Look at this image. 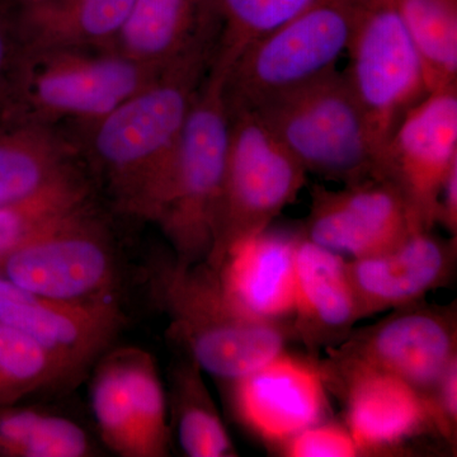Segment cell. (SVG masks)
Listing matches in <instances>:
<instances>
[{
  "instance_id": "cell-1",
  "label": "cell",
  "mask_w": 457,
  "mask_h": 457,
  "mask_svg": "<svg viewBox=\"0 0 457 457\" xmlns=\"http://www.w3.org/2000/svg\"><path fill=\"white\" fill-rule=\"evenodd\" d=\"M220 32L221 18L215 17L152 82L87 125V154L117 212L152 222Z\"/></svg>"
},
{
  "instance_id": "cell-2",
  "label": "cell",
  "mask_w": 457,
  "mask_h": 457,
  "mask_svg": "<svg viewBox=\"0 0 457 457\" xmlns=\"http://www.w3.org/2000/svg\"><path fill=\"white\" fill-rule=\"evenodd\" d=\"M152 299L170 319L171 341L206 374L231 383L287 350L290 323L248 317L228 300L209 264L186 266L173 255L153 258Z\"/></svg>"
},
{
  "instance_id": "cell-3",
  "label": "cell",
  "mask_w": 457,
  "mask_h": 457,
  "mask_svg": "<svg viewBox=\"0 0 457 457\" xmlns=\"http://www.w3.org/2000/svg\"><path fill=\"white\" fill-rule=\"evenodd\" d=\"M227 73V68L212 62L189 111L153 216L174 260L186 266L206 262L212 251L230 139Z\"/></svg>"
},
{
  "instance_id": "cell-4",
  "label": "cell",
  "mask_w": 457,
  "mask_h": 457,
  "mask_svg": "<svg viewBox=\"0 0 457 457\" xmlns=\"http://www.w3.org/2000/svg\"><path fill=\"white\" fill-rule=\"evenodd\" d=\"M251 111L306 173L342 186L380 179V156L345 71L333 69Z\"/></svg>"
},
{
  "instance_id": "cell-5",
  "label": "cell",
  "mask_w": 457,
  "mask_h": 457,
  "mask_svg": "<svg viewBox=\"0 0 457 457\" xmlns=\"http://www.w3.org/2000/svg\"><path fill=\"white\" fill-rule=\"evenodd\" d=\"M163 66L107 49L21 47L0 117L50 125L75 120L88 125L146 87Z\"/></svg>"
},
{
  "instance_id": "cell-6",
  "label": "cell",
  "mask_w": 457,
  "mask_h": 457,
  "mask_svg": "<svg viewBox=\"0 0 457 457\" xmlns=\"http://www.w3.org/2000/svg\"><path fill=\"white\" fill-rule=\"evenodd\" d=\"M230 114V139L212 245L204 263L218 270L228 252L263 233L296 201L308 173L251 110Z\"/></svg>"
},
{
  "instance_id": "cell-7",
  "label": "cell",
  "mask_w": 457,
  "mask_h": 457,
  "mask_svg": "<svg viewBox=\"0 0 457 457\" xmlns=\"http://www.w3.org/2000/svg\"><path fill=\"white\" fill-rule=\"evenodd\" d=\"M345 77L378 156L404 114L429 93L425 64L396 0H352Z\"/></svg>"
},
{
  "instance_id": "cell-8",
  "label": "cell",
  "mask_w": 457,
  "mask_h": 457,
  "mask_svg": "<svg viewBox=\"0 0 457 457\" xmlns=\"http://www.w3.org/2000/svg\"><path fill=\"white\" fill-rule=\"evenodd\" d=\"M0 278L71 303L120 302L125 279L119 246L96 204L3 257Z\"/></svg>"
},
{
  "instance_id": "cell-9",
  "label": "cell",
  "mask_w": 457,
  "mask_h": 457,
  "mask_svg": "<svg viewBox=\"0 0 457 457\" xmlns=\"http://www.w3.org/2000/svg\"><path fill=\"white\" fill-rule=\"evenodd\" d=\"M352 31V0H311L285 25L249 44L228 68V110L264 99L337 68Z\"/></svg>"
},
{
  "instance_id": "cell-10",
  "label": "cell",
  "mask_w": 457,
  "mask_h": 457,
  "mask_svg": "<svg viewBox=\"0 0 457 457\" xmlns=\"http://www.w3.org/2000/svg\"><path fill=\"white\" fill-rule=\"evenodd\" d=\"M386 312L326 352L396 376L425 395L457 359L456 303L422 300Z\"/></svg>"
},
{
  "instance_id": "cell-11",
  "label": "cell",
  "mask_w": 457,
  "mask_h": 457,
  "mask_svg": "<svg viewBox=\"0 0 457 457\" xmlns=\"http://www.w3.org/2000/svg\"><path fill=\"white\" fill-rule=\"evenodd\" d=\"M457 164V86L433 90L396 126L381 156L380 179L392 183L420 230L436 225L438 196Z\"/></svg>"
},
{
  "instance_id": "cell-12",
  "label": "cell",
  "mask_w": 457,
  "mask_h": 457,
  "mask_svg": "<svg viewBox=\"0 0 457 457\" xmlns=\"http://www.w3.org/2000/svg\"><path fill=\"white\" fill-rule=\"evenodd\" d=\"M418 230L398 189L372 179L338 189L312 186L300 234L312 245L354 260L385 251Z\"/></svg>"
},
{
  "instance_id": "cell-13",
  "label": "cell",
  "mask_w": 457,
  "mask_h": 457,
  "mask_svg": "<svg viewBox=\"0 0 457 457\" xmlns=\"http://www.w3.org/2000/svg\"><path fill=\"white\" fill-rule=\"evenodd\" d=\"M228 385L237 422L278 449L303 429L328 420L329 390L320 360L285 350Z\"/></svg>"
},
{
  "instance_id": "cell-14",
  "label": "cell",
  "mask_w": 457,
  "mask_h": 457,
  "mask_svg": "<svg viewBox=\"0 0 457 457\" xmlns=\"http://www.w3.org/2000/svg\"><path fill=\"white\" fill-rule=\"evenodd\" d=\"M0 323L22 330L55 361L74 389L112 350L129 323L121 303H71L23 291L0 302Z\"/></svg>"
},
{
  "instance_id": "cell-15",
  "label": "cell",
  "mask_w": 457,
  "mask_h": 457,
  "mask_svg": "<svg viewBox=\"0 0 457 457\" xmlns=\"http://www.w3.org/2000/svg\"><path fill=\"white\" fill-rule=\"evenodd\" d=\"M327 386L342 399L345 427L361 455L402 446L432 428L425 396L402 378L324 352Z\"/></svg>"
},
{
  "instance_id": "cell-16",
  "label": "cell",
  "mask_w": 457,
  "mask_h": 457,
  "mask_svg": "<svg viewBox=\"0 0 457 457\" xmlns=\"http://www.w3.org/2000/svg\"><path fill=\"white\" fill-rule=\"evenodd\" d=\"M457 239L418 230L378 253L347 260L361 320L422 302L453 281Z\"/></svg>"
},
{
  "instance_id": "cell-17",
  "label": "cell",
  "mask_w": 457,
  "mask_h": 457,
  "mask_svg": "<svg viewBox=\"0 0 457 457\" xmlns=\"http://www.w3.org/2000/svg\"><path fill=\"white\" fill-rule=\"evenodd\" d=\"M361 320L347 260L300 234L290 330L312 354L341 345Z\"/></svg>"
},
{
  "instance_id": "cell-18",
  "label": "cell",
  "mask_w": 457,
  "mask_h": 457,
  "mask_svg": "<svg viewBox=\"0 0 457 457\" xmlns=\"http://www.w3.org/2000/svg\"><path fill=\"white\" fill-rule=\"evenodd\" d=\"M299 234L263 233L234 246L215 270L231 303L248 317L290 323Z\"/></svg>"
},
{
  "instance_id": "cell-19",
  "label": "cell",
  "mask_w": 457,
  "mask_h": 457,
  "mask_svg": "<svg viewBox=\"0 0 457 457\" xmlns=\"http://www.w3.org/2000/svg\"><path fill=\"white\" fill-rule=\"evenodd\" d=\"M134 0H41L16 14L23 50L108 49Z\"/></svg>"
},
{
  "instance_id": "cell-20",
  "label": "cell",
  "mask_w": 457,
  "mask_h": 457,
  "mask_svg": "<svg viewBox=\"0 0 457 457\" xmlns=\"http://www.w3.org/2000/svg\"><path fill=\"white\" fill-rule=\"evenodd\" d=\"M77 149L50 123L0 117V206L31 197L79 170Z\"/></svg>"
},
{
  "instance_id": "cell-21",
  "label": "cell",
  "mask_w": 457,
  "mask_h": 457,
  "mask_svg": "<svg viewBox=\"0 0 457 457\" xmlns=\"http://www.w3.org/2000/svg\"><path fill=\"white\" fill-rule=\"evenodd\" d=\"M218 16L216 0H134L125 25L107 50L163 66Z\"/></svg>"
},
{
  "instance_id": "cell-22",
  "label": "cell",
  "mask_w": 457,
  "mask_h": 457,
  "mask_svg": "<svg viewBox=\"0 0 457 457\" xmlns=\"http://www.w3.org/2000/svg\"><path fill=\"white\" fill-rule=\"evenodd\" d=\"M204 371L180 352L171 363L168 411L171 444L188 457H234L236 446L204 381Z\"/></svg>"
},
{
  "instance_id": "cell-23",
  "label": "cell",
  "mask_w": 457,
  "mask_h": 457,
  "mask_svg": "<svg viewBox=\"0 0 457 457\" xmlns=\"http://www.w3.org/2000/svg\"><path fill=\"white\" fill-rule=\"evenodd\" d=\"M101 445L77 420L42 405L0 407V457H96Z\"/></svg>"
},
{
  "instance_id": "cell-24",
  "label": "cell",
  "mask_w": 457,
  "mask_h": 457,
  "mask_svg": "<svg viewBox=\"0 0 457 457\" xmlns=\"http://www.w3.org/2000/svg\"><path fill=\"white\" fill-rule=\"evenodd\" d=\"M95 204V188L75 170L44 191L0 206V260L31 242L57 222Z\"/></svg>"
},
{
  "instance_id": "cell-25",
  "label": "cell",
  "mask_w": 457,
  "mask_h": 457,
  "mask_svg": "<svg viewBox=\"0 0 457 457\" xmlns=\"http://www.w3.org/2000/svg\"><path fill=\"white\" fill-rule=\"evenodd\" d=\"M89 378V404L102 446L120 457H144L143 441L119 348L104 353Z\"/></svg>"
},
{
  "instance_id": "cell-26",
  "label": "cell",
  "mask_w": 457,
  "mask_h": 457,
  "mask_svg": "<svg viewBox=\"0 0 457 457\" xmlns=\"http://www.w3.org/2000/svg\"><path fill=\"white\" fill-rule=\"evenodd\" d=\"M425 64L429 93L457 86V0H396Z\"/></svg>"
},
{
  "instance_id": "cell-27",
  "label": "cell",
  "mask_w": 457,
  "mask_h": 457,
  "mask_svg": "<svg viewBox=\"0 0 457 457\" xmlns=\"http://www.w3.org/2000/svg\"><path fill=\"white\" fill-rule=\"evenodd\" d=\"M68 390L71 387L64 372L35 339L0 323V407Z\"/></svg>"
},
{
  "instance_id": "cell-28",
  "label": "cell",
  "mask_w": 457,
  "mask_h": 457,
  "mask_svg": "<svg viewBox=\"0 0 457 457\" xmlns=\"http://www.w3.org/2000/svg\"><path fill=\"white\" fill-rule=\"evenodd\" d=\"M119 350L143 441L144 457L170 456V411L156 361L152 353L141 348Z\"/></svg>"
},
{
  "instance_id": "cell-29",
  "label": "cell",
  "mask_w": 457,
  "mask_h": 457,
  "mask_svg": "<svg viewBox=\"0 0 457 457\" xmlns=\"http://www.w3.org/2000/svg\"><path fill=\"white\" fill-rule=\"evenodd\" d=\"M311 0H216L221 32L215 62L230 68L252 42L299 14Z\"/></svg>"
},
{
  "instance_id": "cell-30",
  "label": "cell",
  "mask_w": 457,
  "mask_h": 457,
  "mask_svg": "<svg viewBox=\"0 0 457 457\" xmlns=\"http://www.w3.org/2000/svg\"><path fill=\"white\" fill-rule=\"evenodd\" d=\"M287 457H356L359 447L345 425L321 420L285 442L278 449Z\"/></svg>"
},
{
  "instance_id": "cell-31",
  "label": "cell",
  "mask_w": 457,
  "mask_h": 457,
  "mask_svg": "<svg viewBox=\"0 0 457 457\" xmlns=\"http://www.w3.org/2000/svg\"><path fill=\"white\" fill-rule=\"evenodd\" d=\"M433 431L451 446L457 436V359L447 366L431 389L425 394Z\"/></svg>"
},
{
  "instance_id": "cell-32",
  "label": "cell",
  "mask_w": 457,
  "mask_h": 457,
  "mask_svg": "<svg viewBox=\"0 0 457 457\" xmlns=\"http://www.w3.org/2000/svg\"><path fill=\"white\" fill-rule=\"evenodd\" d=\"M21 42L18 38L16 14L12 16L0 7V114L7 98L12 73L20 56Z\"/></svg>"
},
{
  "instance_id": "cell-33",
  "label": "cell",
  "mask_w": 457,
  "mask_h": 457,
  "mask_svg": "<svg viewBox=\"0 0 457 457\" xmlns=\"http://www.w3.org/2000/svg\"><path fill=\"white\" fill-rule=\"evenodd\" d=\"M437 224L444 227L449 237H457V164L450 170L438 196L436 212V225Z\"/></svg>"
},
{
  "instance_id": "cell-34",
  "label": "cell",
  "mask_w": 457,
  "mask_h": 457,
  "mask_svg": "<svg viewBox=\"0 0 457 457\" xmlns=\"http://www.w3.org/2000/svg\"><path fill=\"white\" fill-rule=\"evenodd\" d=\"M21 3V5H29L33 4V3L41 2V0H18Z\"/></svg>"
}]
</instances>
